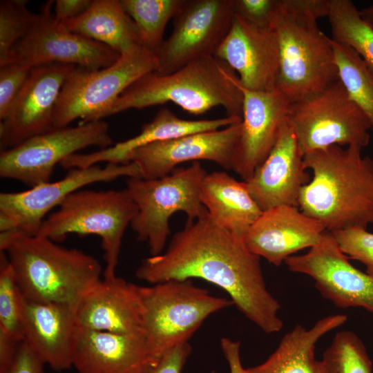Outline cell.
Masks as SVG:
<instances>
[{"label":"cell","instance_id":"1","mask_svg":"<svg viewBox=\"0 0 373 373\" xmlns=\"http://www.w3.org/2000/svg\"><path fill=\"white\" fill-rule=\"evenodd\" d=\"M135 276L151 284L198 278L223 289L250 321L267 334L283 327L278 301L267 289L260 257L243 238L208 216L188 221L160 254L144 259Z\"/></svg>","mask_w":373,"mask_h":373},{"label":"cell","instance_id":"2","mask_svg":"<svg viewBox=\"0 0 373 373\" xmlns=\"http://www.w3.org/2000/svg\"><path fill=\"white\" fill-rule=\"evenodd\" d=\"M362 148L333 145L304 155L312 176L300 191L298 207L325 231L373 223V160L362 155Z\"/></svg>","mask_w":373,"mask_h":373},{"label":"cell","instance_id":"3","mask_svg":"<svg viewBox=\"0 0 373 373\" xmlns=\"http://www.w3.org/2000/svg\"><path fill=\"white\" fill-rule=\"evenodd\" d=\"M329 10V0H278L270 26L279 49L276 89L290 103L339 79L331 38L317 23Z\"/></svg>","mask_w":373,"mask_h":373},{"label":"cell","instance_id":"4","mask_svg":"<svg viewBox=\"0 0 373 373\" xmlns=\"http://www.w3.org/2000/svg\"><path fill=\"white\" fill-rule=\"evenodd\" d=\"M239 84L236 73L227 63L211 56L192 61L169 75L151 72L141 77L117 97L104 117L167 102L192 115L221 106L226 116L242 117L243 95Z\"/></svg>","mask_w":373,"mask_h":373},{"label":"cell","instance_id":"5","mask_svg":"<svg viewBox=\"0 0 373 373\" xmlns=\"http://www.w3.org/2000/svg\"><path fill=\"white\" fill-rule=\"evenodd\" d=\"M4 252L22 296L32 301L76 309L104 272L95 257L38 235L19 232Z\"/></svg>","mask_w":373,"mask_h":373},{"label":"cell","instance_id":"6","mask_svg":"<svg viewBox=\"0 0 373 373\" xmlns=\"http://www.w3.org/2000/svg\"><path fill=\"white\" fill-rule=\"evenodd\" d=\"M137 212V205L126 189H79L46 216L36 235L56 242L70 233L99 236L106 263L103 277H113L116 276L125 231Z\"/></svg>","mask_w":373,"mask_h":373},{"label":"cell","instance_id":"7","mask_svg":"<svg viewBox=\"0 0 373 373\" xmlns=\"http://www.w3.org/2000/svg\"><path fill=\"white\" fill-rule=\"evenodd\" d=\"M139 291L143 333L158 361L166 352L187 343L208 317L233 305L231 299L213 296L192 280L139 286Z\"/></svg>","mask_w":373,"mask_h":373},{"label":"cell","instance_id":"8","mask_svg":"<svg viewBox=\"0 0 373 373\" xmlns=\"http://www.w3.org/2000/svg\"><path fill=\"white\" fill-rule=\"evenodd\" d=\"M206 174L200 162H194L189 167L176 168L160 178H128L126 189L137 207L130 226L138 240L148 243L151 256L164 251L173 214L182 211L188 221L207 214L200 200Z\"/></svg>","mask_w":373,"mask_h":373},{"label":"cell","instance_id":"9","mask_svg":"<svg viewBox=\"0 0 373 373\" xmlns=\"http://www.w3.org/2000/svg\"><path fill=\"white\" fill-rule=\"evenodd\" d=\"M158 66L153 52L141 45L122 53L112 65L97 70L75 66L68 75L57 102L54 128L102 120L108 108L131 84Z\"/></svg>","mask_w":373,"mask_h":373},{"label":"cell","instance_id":"10","mask_svg":"<svg viewBox=\"0 0 373 373\" xmlns=\"http://www.w3.org/2000/svg\"><path fill=\"white\" fill-rule=\"evenodd\" d=\"M287 117L304 155L333 145L365 147L370 142V123L340 79L291 102Z\"/></svg>","mask_w":373,"mask_h":373},{"label":"cell","instance_id":"11","mask_svg":"<svg viewBox=\"0 0 373 373\" xmlns=\"http://www.w3.org/2000/svg\"><path fill=\"white\" fill-rule=\"evenodd\" d=\"M112 144L108 124L102 120L53 128L1 151L0 176L33 187L50 182L55 166L77 151Z\"/></svg>","mask_w":373,"mask_h":373},{"label":"cell","instance_id":"12","mask_svg":"<svg viewBox=\"0 0 373 373\" xmlns=\"http://www.w3.org/2000/svg\"><path fill=\"white\" fill-rule=\"evenodd\" d=\"M233 0H183L173 18L171 35L154 52L155 73L171 74L186 64L214 56L235 16Z\"/></svg>","mask_w":373,"mask_h":373},{"label":"cell","instance_id":"13","mask_svg":"<svg viewBox=\"0 0 373 373\" xmlns=\"http://www.w3.org/2000/svg\"><path fill=\"white\" fill-rule=\"evenodd\" d=\"M141 178L134 162L107 163L86 168L69 169L61 180L46 182L28 190L0 193V231L16 230L26 235H36L50 211L71 193L82 187L100 182H110L120 177Z\"/></svg>","mask_w":373,"mask_h":373},{"label":"cell","instance_id":"14","mask_svg":"<svg viewBox=\"0 0 373 373\" xmlns=\"http://www.w3.org/2000/svg\"><path fill=\"white\" fill-rule=\"evenodd\" d=\"M55 1H47L28 34L8 53L2 66L21 62L32 67L50 63L73 64L88 69L106 68L120 55L107 46L70 31L52 11Z\"/></svg>","mask_w":373,"mask_h":373},{"label":"cell","instance_id":"15","mask_svg":"<svg viewBox=\"0 0 373 373\" xmlns=\"http://www.w3.org/2000/svg\"><path fill=\"white\" fill-rule=\"evenodd\" d=\"M349 259L332 233L325 231L306 254L291 256L285 263L289 271L312 278L321 296L337 307H359L373 314V276Z\"/></svg>","mask_w":373,"mask_h":373},{"label":"cell","instance_id":"16","mask_svg":"<svg viewBox=\"0 0 373 373\" xmlns=\"http://www.w3.org/2000/svg\"><path fill=\"white\" fill-rule=\"evenodd\" d=\"M76 66L50 63L32 67L0 123L1 151L53 128L55 108L68 75Z\"/></svg>","mask_w":373,"mask_h":373},{"label":"cell","instance_id":"17","mask_svg":"<svg viewBox=\"0 0 373 373\" xmlns=\"http://www.w3.org/2000/svg\"><path fill=\"white\" fill-rule=\"evenodd\" d=\"M241 122L216 131L145 145L133 151L127 156L126 163H135L141 178L146 180L162 178L180 164L190 161H211L233 170Z\"/></svg>","mask_w":373,"mask_h":373},{"label":"cell","instance_id":"18","mask_svg":"<svg viewBox=\"0 0 373 373\" xmlns=\"http://www.w3.org/2000/svg\"><path fill=\"white\" fill-rule=\"evenodd\" d=\"M214 56L238 74L244 88L255 91L276 89L280 57L271 28L255 26L235 13L231 27Z\"/></svg>","mask_w":373,"mask_h":373},{"label":"cell","instance_id":"19","mask_svg":"<svg viewBox=\"0 0 373 373\" xmlns=\"http://www.w3.org/2000/svg\"><path fill=\"white\" fill-rule=\"evenodd\" d=\"M307 170L304 154L286 117L271 151L246 182L262 211L282 205L298 207L300 191L311 179Z\"/></svg>","mask_w":373,"mask_h":373},{"label":"cell","instance_id":"20","mask_svg":"<svg viewBox=\"0 0 373 373\" xmlns=\"http://www.w3.org/2000/svg\"><path fill=\"white\" fill-rule=\"evenodd\" d=\"M241 130L233 171L248 181L268 156L287 117L289 100L277 89L255 91L244 88Z\"/></svg>","mask_w":373,"mask_h":373},{"label":"cell","instance_id":"21","mask_svg":"<svg viewBox=\"0 0 373 373\" xmlns=\"http://www.w3.org/2000/svg\"><path fill=\"white\" fill-rule=\"evenodd\" d=\"M75 310L65 305L21 297L23 341L45 365L56 371L73 367L79 329Z\"/></svg>","mask_w":373,"mask_h":373},{"label":"cell","instance_id":"22","mask_svg":"<svg viewBox=\"0 0 373 373\" xmlns=\"http://www.w3.org/2000/svg\"><path fill=\"white\" fill-rule=\"evenodd\" d=\"M324 227L298 207L282 205L262 212L243 238L247 248L275 266L317 245Z\"/></svg>","mask_w":373,"mask_h":373},{"label":"cell","instance_id":"23","mask_svg":"<svg viewBox=\"0 0 373 373\" xmlns=\"http://www.w3.org/2000/svg\"><path fill=\"white\" fill-rule=\"evenodd\" d=\"M157 363L144 334L79 327L73 361L78 373H150Z\"/></svg>","mask_w":373,"mask_h":373},{"label":"cell","instance_id":"24","mask_svg":"<svg viewBox=\"0 0 373 373\" xmlns=\"http://www.w3.org/2000/svg\"><path fill=\"white\" fill-rule=\"evenodd\" d=\"M81 328L121 334H144L139 285L116 276L101 279L76 308Z\"/></svg>","mask_w":373,"mask_h":373},{"label":"cell","instance_id":"25","mask_svg":"<svg viewBox=\"0 0 373 373\" xmlns=\"http://www.w3.org/2000/svg\"><path fill=\"white\" fill-rule=\"evenodd\" d=\"M241 121L242 117L236 116L189 120L178 117L169 108H162L157 111L152 121L142 126L140 133L135 137L95 152L73 154L63 160L60 165L69 170L86 168L100 162L127 164V156L140 147L190 134L218 130Z\"/></svg>","mask_w":373,"mask_h":373},{"label":"cell","instance_id":"26","mask_svg":"<svg viewBox=\"0 0 373 373\" xmlns=\"http://www.w3.org/2000/svg\"><path fill=\"white\" fill-rule=\"evenodd\" d=\"M200 200L216 225L242 238L262 212L251 195L247 182L224 171L206 174Z\"/></svg>","mask_w":373,"mask_h":373},{"label":"cell","instance_id":"27","mask_svg":"<svg viewBox=\"0 0 373 373\" xmlns=\"http://www.w3.org/2000/svg\"><path fill=\"white\" fill-rule=\"evenodd\" d=\"M344 314L329 315L310 329L296 325L285 334L276 350L262 364L245 369L246 373H324L323 363L315 358V347L325 334L343 325Z\"/></svg>","mask_w":373,"mask_h":373},{"label":"cell","instance_id":"28","mask_svg":"<svg viewBox=\"0 0 373 373\" xmlns=\"http://www.w3.org/2000/svg\"><path fill=\"white\" fill-rule=\"evenodd\" d=\"M63 23L70 31L103 44L119 55L141 45L137 26L121 0H93L84 13Z\"/></svg>","mask_w":373,"mask_h":373},{"label":"cell","instance_id":"29","mask_svg":"<svg viewBox=\"0 0 373 373\" xmlns=\"http://www.w3.org/2000/svg\"><path fill=\"white\" fill-rule=\"evenodd\" d=\"M332 37L352 48L373 74V28L350 0H329L327 16Z\"/></svg>","mask_w":373,"mask_h":373},{"label":"cell","instance_id":"30","mask_svg":"<svg viewBox=\"0 0 373 373\" xmlns=\"http://www.w3.org/2000/svg\"><path fill=\"white\" fill-rule=\"evenodd\" d=\"M338 77L350 97L367 117L373 132V74L349 46L331 38Z\"/></svg>","mask_w":373,"mask_h":373},{"label":"cell","instance_id":"31","mask_svg":"<svg viewBox=\"0 0 373 373\" xmlns=\"http://www.w3.org/2000/svg\"><path fill=\"white\" fill-rule=\"evenodd\" d=\"M121 2L137 26L141 45L154 53L164 40L166 26L183 0H121Z\"/></svg>","mask_w":373,"mask_h":373},{"label":"cell","instance_id":"32","mask_svg":"<svg viewBox=\"0 0 373 373\" xmlns=\"http://www.w3.org/2000/svg\"><path fill=\"white\" fill-rule=\"evenodd\" d=\"M321 361L324 373H372V370L363 342L352 331L336 333Z\"/></svg>","mask_w":373,"mask_h":373},{"label":"cell","instance_id":"33","mask_svg":"<svg viewBox=\"0 0 373 373\" xmlns=\"http://www.w3.org/2000/svg\"><path fill=\"white\" fill-rule=\"evenodd\" d=\"M26 0L0 1V66L12 48L31 30L38 13L28 9Z\"/></svg>","mask_w":373,"mask_h":373},{"label":"cell","instance_id":"34","mask_svg":"<svg viewBox=\"0 0 373 373\" xmlns=\"http://www.w3.org/2000/svg\"><path fill=\"white\" fill-rule=\"evenodd\" d=\"M21 297L6 252L0 258V328L18 341H23Z\"/></svg>","mask_w":373,"mask_h":373},{"label":"cell","instance_id":"35","mask_svg":"<svg viewBox=\"0 0 373 373\" xmlns=\"http://www.w3.org/2000/svg\"><path fill=\"white\" fill-rule=\"evenodd\" d=\"M341 250L349 258L364 264L373 276V233L366 229L350 228L332 233Z\"/></svg>","mask_w":373,"mask_h":373},{"label":"cell","instance_id":"36","mask_svg":"<svg viewBox=\"0 0 373 373\" xmlns=\"http://www.w3.org/2000/svg\"><path fill=\"white\" fill-rule=\"evenodd\" d=\"M32 68L30 65L21 62L8 63L0 67L1 121L8 115Z\"/></svg>","mask_w":373,"mask_h":373},{"label":"cell","instance_id":"37","mask_svg":"<svg viewBox=\"0 0 373 373\" xmlns=\"http://www.w3.org/2000/svg\"><path fill=\"white\" fill-rule=\"evenodd\" d=\"M235 12L249 23L269 28L278 0H233Z\"/></svg>","mask_w":373,"mask_h":373},{"label":"cell","instance_id":"38","mask_svg":"<svg viewBox=\"0 0 373 373\" xmlns=\"http://www.w3.org/2000/svg\"><path fill=\"white\" fill-rule=\"evenodd\" d=\"M191 350L189 342L173 347L160 358L150 373H181Z\"/></svg>","mask_w":373,"mask_h":373},{"label":"cell","instance_id":"39","mask_svg":"<svg viewBox=\"0 0 373 373\" xmlns=\"http://www.w3.org/2000/svg\"><path fill=\"white\" fill-rule=\"evenodd\" d=\"M44 365L27 343L22 341L15 358L6 373H45Z\"/></svg>","mask_w":373,"mask_h":373},{"label":"cell","instance_id":"40","mask_svg":"<svg viewBox=\"0 0 373 373\" xmlns=\"http://www.w3.org/2000/svg\"><path fill=\"white\" fill-rule=\"evenodd\" d=\"M93 0H57L54 3L55 19L64 23L77 18L90 6Z\"/></svg>","mask_w":373,"mask_h":373},{"label":"cell","instance_id":"41","mask_svg":"<svg viewBox=\"0 0 373 373\" xmlns=\"http://www.w3.org/2000/svg\"><path fill=\"white\" fill-rule=\"evenodd\" d=\"M21 341L0 328V373H6L12 365Z\"/></svg>","mask_w":373,"mask_h":373},{"label":"cell","instance_id":"42","mask_svg":"<svg viewBox=\"0 0 373 373\" xmlns=\"http://www.w3.org/2000/svg\"><path fill=\"white\" fill-rule=\"evenodd\" d=\"M220 346L230 373H246L240 356V342L224 337L220 341Z\"/></svg>","mask_w":373,"mask_h":373},{"label":"cell","instance_id":"43","mask_svg":"<svg viewBox=\"0 0 373 373\" xmlns=\"http://www.w3.org/2000/svg\"><path fill=\"white\" fill-rule=\"evenodd\" d=\"M362 19L373 28V5L359 10Z\"/></svg>","mask_w":373,"mask_h":373}]
</instances>
